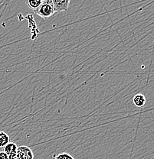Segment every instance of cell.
<instances>
[{
    "mask_svg": "<svg viewBox=\"0 0 154 159\" xmlns=\"http://www.w3.org/2000/svg\"><path fill=\"white\" fill-rule=\"evenodd\" d=\"M34 12L42 19H49L54 14V7L51 0H44L41 2V6L38 8Z\"/></svg>",
    "mask_w": 154,
    "mask_h": 159,
    "instance_id": "obj_1",
    "label": "cell"
},
{
    "mask_svg": "<svg viewBox=\"0 0 154 159\" xmlns=\"http://www.w3.org/2000/svg\"><path fill=\"white\" fill-rule=\"evenodd\" d=\"M17 159H34V154L32 150L28 146L18 147L17 149Z\"/></svg>",
    "mask_w": 154,
    "mask_h": 159,
    "instance_id": "obj_2",
    "label": "cell"
},
{
    "mask_svg": "<svg viewBox=\"0 0 154 159\" xmlns=\"http://www.w3.org/2000/svg\"><path fill=\"white\" fill-rule=\"evenodd\" d=\"M53 7H54V12H59V11H67L68 10L70 0H53Z\"/></svg>",
    "mask_w": 154,
    "mask_h": 159,
    "instance_id": "obj_3",
    "label": "cell"
},
{
    "mask_svg": "<svg viewBox=\"0 0 154 159\" xmlns=\"http://www.w3.org/2000/svg\"><path fill=\"white\" fill-rule=\"evenodd\" d=\"M133 102L137 107H143L146 103V97L141 93L137 94L133 97Z\"/></svg>",
    "mask_w": 154,
    "mask_h": 159,
    "instance_id": "obj_4",
    "label": "cell"
},
{
    "mask_svg": "<svg viewBox=\"0 0 154 159\" xmlns=\"http://www.w3.org/2000/svg\"><path fill=\"white\" fill-rule=\"evenodd\" d=\"M17 149L18 146L16 143H14V142H9L8 145H6L3 148V152L9 156V155H12V154L16 153L17 152Z\"/></svg>",
    "mask_w": 154,
    "mask_h": 159,
    "instance_id": "obj_5",
    "label": "cell"
},
{
    "mask_svg": "<svg viewBox=\"0 0 154 159\" xmlns=\"http://www.w3.org/2000/svg\"><path fill=\"white\" fill-rule=\"evenodd\" d=\"M9 141H10V138L9 135L5 132L0 131V149L3 148L6 145H8L10 142Z\"/></svg>",
    "mask_w": 154,
    "mask_h": 159,
    "instance_id": "obj_6",
    "label": "cell"
},
{
    "mask_svg": "<svg viewBox=\"0 0 154 159\" xmlns=\"http://www.w3.org/2000/svg\"><path fill=\"white\" fill-rule=\"evenodd\" d=\"M42 1L41 0H29L27 1V5L31 9H32L33 11H35L39 6H41Z\"/></svg>",
    "mask_w": 154,
    "mask_h": 159,
    "instance_id": "obj_7",
    "label": "cell"
},
{
    "mask_svg": "<svg viewBox=\"0 0 154 159\" xmlns=\"http://www.w3.org/2000/svg\"><path fill=\"white\" fill-rule=\"evenodd\" d=\"M54 157L55 159H75L74 157L72 156L70 154L66 153V152H63V153L58 154V155H54Z\"/></svg>",
    "mask_w": 154,
    "mask_h": 159,
    "instance_id": "obj_8",
    "label": "cell"
},
{
    "mask_svg": "<svg viewBox=\"0 0 154 159\" xmlns=\"http://www.w3.org/2000/svg\"><path fill=\"white\" fill-rule=\"evenodd\" d=\"M0 159H9V156L3 151H0Z\"/></svg>",
    "mask_w": 154,
    "mask_h": 159,
    "instance_id": "obj_9",
    "label": "cell"
},
{
    "mask_svg": "<svg viewBox=\"0 0 154 159\" xmlns=\"http://www.w3.org/2000/svg\"><path fill=\"white\" fill-rule=\"evenodd\" d=\"M9 159H17V153H13L9 155Z\"/></svg>",
    "mask_w": 154,
    "mask_h": 159,
    "instance_id": "obj_10",
    "label": "cell"
}]
</instances>
